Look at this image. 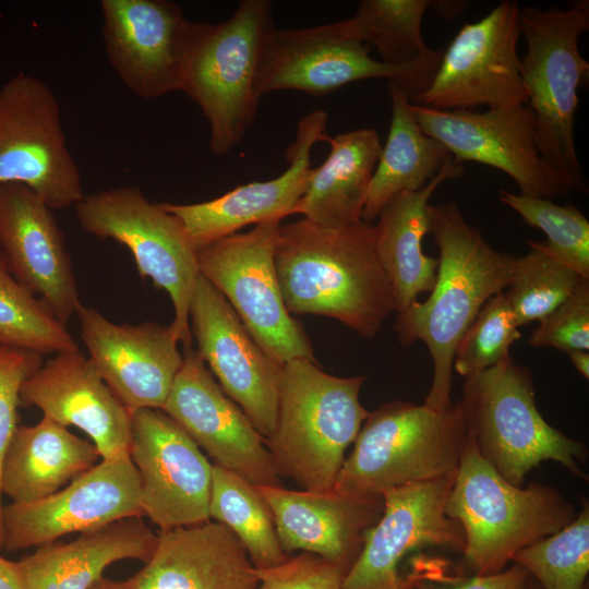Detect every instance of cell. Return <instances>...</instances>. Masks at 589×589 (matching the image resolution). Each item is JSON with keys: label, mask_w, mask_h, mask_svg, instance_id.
<instances>
[{"label": "cell", "mask_w": 589, "mask_h": 589, "mask_svg": "<svg viewBox=\"0 0 589 589\" xmlns=\"http://www.w3.org/2000/svg\"><path fill=\"white\" fill-rule=\"evenodd\" d=\"M97 447L43 416L34 425H17L0 469V492L12 503L45 498L89 470Z\"/></svg>", "instance_id": "cell-29"}, {"label": "cell", "mask_w": 589, "mask_h": 589, "mask_svg": "<svg viewBox=\"0 0 589 589\" xmlns=\"http://www.w3.org/2000/svg\"><path fill=\"white\" fill-rule=\"evenodd\" d=\"M459 402L480 456L508 483L522 486L526 476L544 460L588 480L580 466L588 456L586 445L544 420L530 372L512 357L466 377Z\"/></svg>", "instance_id": "cell-7"}, {"label": "cell", "mask_w": 589, "mask_h": 589, "mask_svg": "<svg viewBox=\"0 0 589 589\" xmlns=\"http://www.w3.org/2000/svg\"><path fill=\"white\" fill-rule=\"evenodd\" d=\"M216 462L259 486H280L265 438L215 381L196 349L182 365L161 408Z\"/></svg>", "instance_id": "cell-20"}, {"label": "cell", "mask_w": 589, "mask_h": 589, "mask_svg": "<svg viewBox=\"0 0 589 589\" xmlns=\"http://www.w3.org/2000/svg\"><path fill=\"white\" fill-rule=\"evenodd\" d=\"M274 28L267 0H243L226 21L197 24L181 92L206 118L216 156L235 148L253 124L260 62Z\"/></svg>", "instance_id": "cell-8"}, {"label": "cell", "mask_w": 589, "mask_h": 589, "mask_svg": "<svg viewBox=\"0 0 589 589\" xmlns=\"http://www.w3.org/2000/svg\"><path fill=\"white\" fill-rule=\"evenodd\" d=\"M464 171L462 164L450 156L426 187L397 194L376 218L375 252L390 283L397 313L434 287L438 261L424 254L422 248L429 233V201L441 183L461 177Z\"/></svg>", "instance_id": "cell-28"}, {"label": "cell", "mask_w": 589, "mask_h": 589, "mask_svg": "<svg viewBox=\"0 0 589 589\" xmlns=\"http://www.w3.org/2000/svg\"><path fill=\"white\" fill-rule=\"evenodd\" d=\"M468 437L457 400L438 410L392 400L370 412L333 490L377 496L400 485L454 477Z\"/></svg>", "instance_id": "cell-6"}, {"label": "cell", "mask_w": 589, "mask_h": 589, "mask_svg": "<svg viewBox=\"0 0 589 589\" xmlns=\"http://www.w3.org/2000/svg\"><path fill=\"white\" fill-rule=\"evenodd\" d=\"M421 130L440 142L457 164L472 161L510 177L520 194L552 199L570 194L540 155L536 118L528 105L486 111L410 106Z\"/></svg>", "instance_id": "cell-14"}, {"label": "cell", "mask_w": 589, "mask_h": 589, "mask_svg": "<svg viewBox=\"0 0 589 589\" xmlns=\"http://www.w3.org/2000/svg\"><path fill=\"white\" fill-rule=\"evenodd\" d=\"M440 62L388 65L370 55L365 44L337 34L332 24L274 28L263 49L256 92L292 89L321 96L347 84L388 79L414 103L429 87Z\"/></svg>", "instance_id": "cell-12"}, {"label": "cell", "mask_w": 589, "mask_h": 589, "mask_svg": "<svg viewBox=\"0 0 589 589\" xmlns=\"http://www.w3.org/2000/svg\"><path fill=\"white\" fill-rule=\"evenodd\" d=\"M390 125L375 166L361 219L372 224L397 194L419 191L450 157L445 147L425 134L416 121L405 92L389 81Z\"/></svg>", "instance_id": "cell-31"}, {"label": "cell", "mask_w": 589, "mask_h": 589, "mask_svg": "<svg viewBox=\"0 0 589 589\" xmlns=\"http://www.w3.org/2000/svg\"><path fill=\"white\" fill-rule=\"evenodd\" d=\"M527 589H542L539 584L531 577Z\"/></svg>", "instance_id": "cell-46"}, {"label": "cell", "mask_w": 589, "mask_h": 589, "mask_svg": "<svg viewBox=\"0 0 589 589\" xmlns=\"http://www.w3.org/2000/svg\"><path fill=\"white\" fill-rule=\"evenodd\" d=\"M526 243L530 251L515 256L504 292L519 327L541 321L588 280L554 259L543 243Z\"/></svg>", "instance_id": "cell-35"}, {"label": "cell", "mask_w": 589, "mask_h": 589, "mask_svg": "<svg viewBox=\"0 0 589 589\" xmlns=\"http://www.w3.org/2000/svg\"><path fill=\"white\" fill-rule=\"evenodd\" d=\"M157 536L141 517L124 518L79 534L70 542H52L14 562L22 589H89L104 570L122 560L146 563Z\"/></svg>", "instance_id": "cell-27"}, {"label": "cell", "mask_w": 589, "mask_h": 589, "mask_svg": "<svg viewBox=\"0 0 589 589\" xmlns=\"http://www.w3.org/2000/svg\"><path fill=\"white\" fill-rule=\"evenodd\" d=\"M130 589H256V568L233 532L217 521L160 531Z\"/></svg>", "instance_id": "cell-26"}, {"label": "cell", "mask_w": 589, "mask_h": 589, "mask_svg": "<svg viewBox=\"0 0 589 589\" xmlns=\"http://www.w3.org/2000/svg\"><path fill=\"white\" fill-rule=\"evenodd\" d=\"M329 154L312 169L297 214L324 227H341L361 219L368 189L382 144L370 128L328 136Z\"/></svg>", "instance_id": "cell-30"}, {"label": "cell", "mask_w": 589, "mask_h": 589, "mask_svg": "<svg viewBox=\"0 0 589 589\" xmlns=\"http://www.w3.org/2000/svg\"><path fill=\"white\" fill-rule=\"evenodd\" d=\"M364 381L328 374L308 359L283 365L276 428L265 441L278 476L303 490H333L346 449L370 414L359 399Z\"/></svg>", "instance_id": "cell-3"}, {"label": "cell", "mask_w": 589, "mask_h": 589, "mask_svg": "<svg viewBox=\"0 0 589 589\" xmlns=\"http://www.w3.org/2000/svg\"><path fill=\"white\" fill-rule=\"evenodd\" d=\"M76 315L88 359L119 400L131 411L161 409L183 362L171 328L116 324L83 304Z\"/></svg>", "instance_id": "cell-21"}, {"label": "cell", "mask_w": 589, "mask_h": 589, "mask_svg": "<svg viewBox=\"0 0 589 589\" xmlns=\"http://www.w3.org/2000/svg\"><path fill=\"white\" fill-rule=\"evenodd\" d=\"M74 211L83 230L127 247L141 278L168 293L175 311L169 327L179 344L192 347L189 310L200 276L197 250L178 218L131 185L84 195Z\"/></svg>", "instance_id": "cell-9"}, {"label": "cell", "mask_w": 589, "mask_h": 589, "mask_svg": "<svg viewBox=\"0 0 589 589\" xmlns=\"http://www.w3.org/2000/svg\"><path fill=\"white\" fill-rule=\"evenodd\" d=\"M575 369L586 378H589V352L574 350L567 353Z\"/></svg>", "instance_id": "cell-44"}, {"label": "cell", "mask_w": 589, "mask_h": 589, "mask_svg": "<svg viewBox=\"0 0 589 589\" xmlns=\"http://www.w3.org/2000/svg\"><path fill=\"white\" fill-rule=\"evenodd\" d=\"M0 589H22L14 562L0 555Z\"/></svg>", "instance_id": "cell-43"}, {"label": "cell", "mask_w": 589, "mask_h": 589, "mask_svg": "<svg viewBox=\"0 0 589 589\" xmlns=\"http://www.w3.org/2000/svg\"><path fill=\"white\" fill-rule=\"evenodd\" d=\"M453 479L409 483L385 491L382 516L370 530L341 589H414L398 572L408 553L428 546L462 553V527L444 509Z\"/></svg>", "instance_id": "cell-19"}, {"label": "cell", "mask_w": 589, "mask_h": 589, "mask_svg": "<svg viewBox=\"0 0 589 589\" xmlns=\"http://www.w3.org/2000/svg\"><path fill=\"white\" fill-rule=\"evenodd\" d=\"M129 455L141 481L142 514L160 531L211 519L213 465L166 412L132 411Z\"/></svg>", "instance_id": "cell-15"}, {"label": "cell", "mask_w": 589, "mask_h": 589, "mask_svg": "<svg viewBox=\"0 0 589 589\" xmlns=\"http://www.w3.org/2000/svg\"><path fill=\"white\" fill-rule=\"evenodd\" d=\"M8 183L29 188L52 211L74 207L85 195L60 104L47 83L26 73L0 86V185Z\"/></svg>", "instance_id": "cell-11"}, {"label": "cell", "mask_w": 589, "mask_h": 589, "mask_svg": "<svg viewBox=\"0 0 589 589\" xmlns=\"http://www.w3.org/2000/svg\"><path fill=\"white\" fill-rule=\"evenodd\" d=\"M89 589H130L127 581H113L106 578L98 579Z\"/></svg>", "instance_id": "cell-45"}, {"label": "cell", "mask_w": 589, "mask_h": 589, "mask_svg": "<svg viewBox=\"0 0 589 589\" xmlns=\"http://www.w3.org/2000/svg\"><path fill=\"white\" fill-rule=\"evenodd\" d=\"M557 532L521 550L513 562L524 566L542 589H586L589 573V504Z\"/></svg>", "instance_id": "cell-36"}, {"label": "cell", "mask_w": 589, "mask_h": 589, "mask_svg": "<svg viewBox=\"0 0 589 589\" xmlns=\"http://www.w3.org/2000/svg\"><path fill=\"white\" fill-rule=\"evenodd\" d=\"M209 517L233 532L255 568L274 567L288 558L280 546L269 505L257 485L216 464Z\"/></svg>", "instance_id": "cell-33"}, {"label": "cell", "mask_w": 589, "mask_h": 589, "mask_svg": "<svg viewBox=\"0 0 589 589\" xmlns=\"http://www.w3.org/2000/svg\"><path fill=\"white\" fill-rule=\"evenodd\" d=\"M347 573L317 555L303 552L280 565L256 568V589H341Z\"/></svg>", "instance_id": "cell-41"}, {"label": "cell", "mask_w": 589, "mask_h": 589, "mask_svg": "<svg viewBox=\"0 0 589 589\" xmlns=\"http://www.w3.org/2000/svg\"><path fill=\"white\" fill-rule=\"evenodd\" d=\"M444 509L462 527V554L474 575L504 570L519 550L557 532L578 514L551 485L508 483L480 456L469 432Z\"/></svg>", "instance_id": "cell-4"}, {"label": "cell", "mask_w": 589, "mask_h": 589, "mask_svg": "<svg viewBox=\"0 0 589 589\" xmlns=\"http://www.w3.org/2000/svg\"><path fill=\"white\" fill-rule=\"evenodd\" d=\"M189 318L196 351L221 389L265 441L272 437L283 365L261 348L225 297L201 274Z\"/></svg>", "instance_id": "cell-16"}, {"label": "cell", "mask_w": 589, "mask_h": 589, "mask_svg": "<svg viewBox=\"0 0 589 589\" xmlns=\"http://www.w3.org/2000/svg\"><path fill=\"white\" fill-rule=\"evenodd\" d=\"M520 28L527 44L521 81L536 118L538 148L546 166L566 189L588 187L575 144L578 88L589 63L579 51V37L589 29V1L568 9H520Z\"/></svg>", "instance_id": "cell-5"}, {"label": "cell", "mask_w": 589, "mask_h": 589, "mask_svg": "<svg viewBox=\"0 0 589 589\" xmlns=\"http://www.w3.org/2000/svg\"><path fill=\"white\" fill-rule=\"evenodd\" d=\"M277 278L291 315L332 317L374 338L396 303L374 245V225L324 227L305 218L279 225Z\"/></svg>", "instance_id": "cell-1"}, {"label": "cell", "mask_w": 589, "mask_h": 589, "mask_svg": "<svg viewBox=\"0 0 589 589\" xmlns=\"http://www.w3.org/2000/svg\"><path fill=\"white\" fill-rule=\"evenodd\" d=\"M107 59L135 95L181 92L199 22L167 0H101Z\"/></svg>", "instance_id": "cell-18"}, {"label": "cell", "mask_w": 589, "mask_h": 589, "mask_svg": "<svg viewBox=\"0 0 589 589\" xmlns=\"http://www.w3.org/2000/svg\"><path fill=\"white\" fill-rule=\"evenodd\" d=\"M498 200L522 220L548 237L545 250L558 262L589 280V221L574 204L500 190Z\"/></svg>", "instance_id": "cell-37"}, {"label": "cell", "mask_w": 589, "mask_h": 589, "mask_svg": "<svg viewBox=\"0 0 589 589\" xmlns=\"http://www.w3.org/2000/svg\"><path fill=\"white\" fill-rule=\"evenodd\" d=\"M414 589H527L531 579L528 570L515 563L508 569L492 575H474L462 579L432 578L414 572L406 577Z\"/></svg>", "instance_id": "cell-42"}, {"label": "cell", "mask_w": 589, "mask_h": 589, "mask_svg": "<svg viewBox=\"0 0 589 589\" xmlns=\"http://www.w3.org/2000/svg\"><path fill=\"white\" fill-rule=\"evenodd\" d=\"M328 115L315 109L303 116L287 151L288 167L278 177L252 181L209 201L194 204L161 203L183 226L196 250L237 233L249 225L278 220L297 214L312 173L311 154L327 141Z\"/></svg>", "instance_id": "cell-22"}, {"label": "cell", "mask_w": 589, "mask_h": 589, "mask_svg": "<svg viewBox=\"0 0 589 589\" xmlns=\"http://www.w3.org/2000/svg\"><path fill=\"white\" fill-rule=\"evenodd\" d=\"M520 35V7L512 0L464 24L443 50L431 84L412 104L443 110L527 105L517 50Z\"/></svg>", "instance_id": "cell-13"}, {"label": "cell", "mask_w": 589, "mask_h": 589, "mask_svg": "<svg viewBox=\"0 0 589 589\" xmlns=\"http://www.w3.org/2000/svg\"><path fill=\"white\" fill-rule=\"evenodd\" d=\"M430 7L428 0H362L351 17L330 24L340 36L374 46L385 64L441 62L443 50L428 47L422 36Z\"/></svg>", "instance_id": "cell-32"}, {"label": "cell", "mask_w": 589, "mask_h": 589, "mask_svg": "<svg viewBox=\"0 0 589 589\" xmlns=\"http://www.w3.org/2000/svg\"><path fill=\"white\" fill-rule=\"evenodd\" d=\"M20 407H37L63 426L85 432L100 459L130 456L132 411L79 349L55 354L22 385Z\"/></svg>", "instance_id": "cell-24"}, {"label": "cell", "mask_w": 589, "mask_h": 589, "mask_svg": "<svg viewBox=\"0 0 589 589\" xmlns=\"http://www.w3.org/2000/svg\"><path fill=\"white\" fill-rule=\"evenodd\" d=\"M142 515L141 481L130 456L101 459L45 498L3 505V549L39 548L70 533Z\"/></svg>", "instance_id": "cell-17"}, {"label": "cell", "mask_w": 589, "mask_h": 589, "mask_svg": "<svg viewBox=\"0 0 589 589\" xmlns=\"http://www.w3.org/2000/svg\"><path fill=\"white\" fill-rule=\"evenodd\" d=\"M528 342L532 347H553L566 353L589 349V280L550 314L539 321Z\"/></svg>", "instance_id": "cell-39"}, {"label": "cell", "mask_w": 589, "mask_h": 589, "mask_svg": "<svg viewBox=\"0 0 589 589\" xmlns=\"http://www.w3.org/2000/svg\"><path fill=\"white\" fill-rule=\"evenodd\" d=\"M0 346L40 356L79 349L48 305L17 281L0 251Z\"/></svg>", "instance_id": "cell-34"}, {"label": "cell", "mask_w": 589, "mask_h": 589, "mask_svg": "<svg viewBox=\"0 0 589 589\" xmlns=\"http://www.w3.org/2000/svg\"><path fill=\"white\" fill-rule=\"evenodd\" d=\"M428 217L440 251L436 280L425 301L398 313L394 330L402 346L425 344L433 380L424 405L444 410L453 405L456 346L481 306L508 287L515 256L493 249L456 203L429 204Z\"/></svg>", "instance_id": "cell-2"}, {"label": "cell", "mask_w": 589, "mask_h": 589, "mask_svg": "<svg viewBox=\"0 0 589 589\" xmlns=\"http://www.w3.org/2000/svg\"><path fill=\"white\" fill-rule=\"evenodd\" d=\"M0 251L14 278L67 324L82 305L53 211L29 188L0 185Z\"/></svg>", "instance_id": "cell-23"}, {"label": "cell", "mask_w": 589, "mask_h": 589, "mask_svg": "<svg viewBox=\"0 0 589 589\" xmlns=\"http://www.w3.org/2000/svg\"><path fill=\"white\" fill-rule=\"evenodd\" d=\"M272 510L277 537L288 555L303 551L347 572L360 555L384 509L382 495L259 486Z\"/></svg>", "instance_id": "cell-25"}, {"label": "cell", "mask_w": 589, "mask_h": 589, "mask_svg": "<svg viewBox=\"0 0 589 589\" xmlns=\"http://www.w3.org/2000/svg\"><path fill=\"white\" fill-rule=\"evenodd\" d=\"M33 351L0 346V469L4 453L17 424L20 392L24 382L43 364ZM0 492V550L3 549Z\"/></svg>", "instance_id": "cell-40"}, {"label": "cell", "mask_w": 589, "mask_h": 589, "mask_svg": "<svg viewBox=\"0 0 589 589\" xmlns=\"http://www.w3.org/2000/svg\"><path fill=\"white\" fill-rule=\"evenodd\" d=\"M280 221L254 226L197 250L200 274L228 301L261 348L284 365L317 362L302 325L287 311L274 261Z\"/></svg>", "instance_id": "cell-10"}, {"label": "cell", "mask_w": 589, "mask_h": 589, "mask_svg": "<svg viewBox=\"0 0 589 589\" xmlns=\"http://www.w3.org/2000/svg\"><path fill=\"white\" fill-rule=\"evenodd\" d=\"M520 336L504 292L491 297L459 339L453 371L466 378L501 363L510 357L509 348Z\"/></svg>", "instance_id": "cell-38"}]
</instances>
